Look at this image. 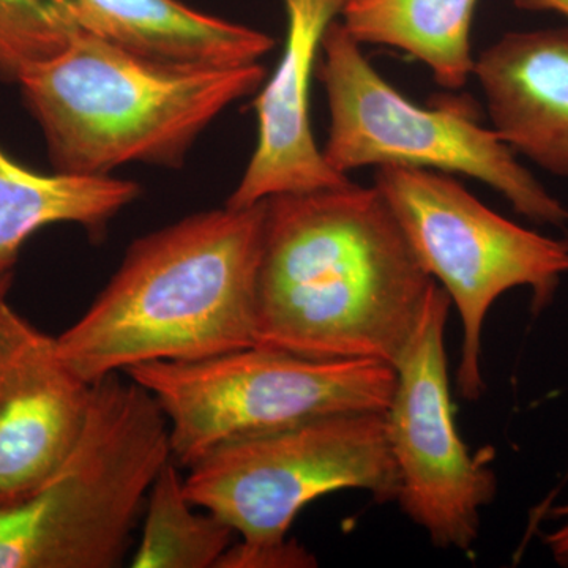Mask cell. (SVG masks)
<instances>
[{
  "mask_svg": "<svg viewBox=\"0 0 568 568\" xmlns=\"http://www.w3.org/2000/svg\"><path fill=\"white\" fill-rule=\"evenodd\" d=\"M173 459L159 402L125 373L92 384L77 444L31 496L0 507V568H118Z\"/></svg>",
  "mask_w": 568,
  "mask_h": 568,
  "instance_id": "277c9868",
  "label": "cell"
},
{
  "mask_svg": "<svg viewBox=\"0 0 568 568\" xmlns=\"http://www.w3.org/2000/svg\"><path fill=\"white\" fill-rule=\"evenodd\" d=\"M377 192L428 275L457 306L463 327L457 387L476 402L485 392L481 338L500 295L526 287L544 312L568 274V239L536 233L491 211L450 174L376 168Z\"/></svg>",
  "mask_w": 568,
  "mask_h": 568,
  "instance_id": "52a82bcc",
  "label": "cell"
},
{
  "mask_svg": "<svg viewBox=\"0 0 568 568\" xmlns=\"http://www.w3.org/2000/svg\"><path fill=\"white\" fill-rule=\"evenodd\" d=\"M80 31L70 0H0V77L18 81Z\"/></svg>",
  "mask_w": 568,
  "mask_h": 568,
  "instance_id": "e0dca14e",
  "label": "cell"
},
{
  "mask_svg": "<svg viewBox=\"0 0 568 568\" xmlns=\"http://www.w3.org/2000/svg\"><path fill=\"white\" fill-rule=\"evenodd\" d=\"M473 77L497 136L568 179V28L506 33L478 55Z\"/></svg>",
  "mask_w": 568,
  "mask_h": 568,
  "instance_id": "7c38bea8",
  "label": "cell"
},
{
  "mask_svg": "<svg viewBox=\"0 0 568 568\" xmlns=\"http://www.w3.org/2000/svg\"><path fill=\"white\" fill-rule=\"evenodd\" d=\"M151 392L170 424L179 466L216 447L339 413H386L394 366L323 361L250 346L193 362H151L126 369Z\"/></svg>",
  "mask_w": 568,
  "mask_h": 568,
  "instance_id": "5b68a950",
  "label": "cell"
},
{
  "mask_svg": "<svg viewBox=\"0 0 568 568\" xmlns=\"http://www.w3.org/2000/svg\"><path fill=\"white\" fill-rule=\"evenodd\" d=\"M264 81L257 62L171 65L80 31L17 82L55 171L110 175L126 163L181 166L201 133Z\"/></svg>",
  "mask_w": 568,
  "mask_h": 568,
  "instance_id": "3957f363",
  "label": "cell"
},
{
  "mask_svg": "<svg viewBox=\"0 0 568 568\" xmlns=\"http://www.w3.org/2000/svg\"><path fill=\"white\" fill-rule=\"evenodd\" d=\"M317 559L294 538H283L268 544H246L239 540L231 545L220 560L219 568H310Z\"/></svg>",
  "mask_w": 568,
  "mask_h": 568,
  "instance_id": "ac0fdd59",
  "label": "cell"
},
{
  "mask_svg": "<svg viewBox=\"0 0 568 568\" xmlns=\"http://www.w3.org/2000/svg\"><path fill=\"white\" fill-rule=\"evenodd\" d=\"M316 77L328 106L323 153L338 173L403 166L463 174L487 183L530 222L564 227L568 209L518 162L495 130L452 106L407 100L362 52L342 22L328 26Z\"/></svg>",
  "mask_w": 568,
  "mask_h": 568,
  "instance_id": "8992f818",
  "label": "cell"
},
{
  "mask_svg": "<svg viewBox=\"0 0 568 568\" xmlns=\"http://www.w3.org/2000/svg\"><path fill=\"white\" fill-rule=\"evenodd\" d=\"M264 204L196 213L134 241L84 315L55 336L85 383L151 362L256 346Z\"/></svg>",
  "mask_w": 568,
  "mask_h": 568,
  "instance_id": "7a4b0ae2",
  "label": "cell"
},
{
  "mask_svg": "<svg viewBox=\"0 0 568 568\" xmlns=\"http://www.w3.org/2000/svg\"><path fill=\"white\" fill-rule=\"evenodd\" d=\"M477 0H346L342 22L361 44L407 52L437 84L458 91L473 78L470 48Z\"/></svg>",
  "mask_w": 568,
  "mask_h": 568,
  "instance_id": "9a60e30c",
  "label": "cell"
},
{
  "mask_svg": "<svg viewBox=\"0 0 568 568\" xmlns=\"http://www.w3.org/2000/svg\"><path fill=\"white\" fill-rule=\"evenodd\" d=\"M555 517L560 525L545 536V544L559 566L568 567V504L555 508Z\"/></svg>",
  "mask_w": 568,
  "mask_h": 568,
  "instance_id": "d6986e66",
  "label": "cell"
},
{
  "mask_svg": "<svg viewBox=\"0 0 568 568\" xmlns=\"http://www.w3.org/2000/svg\"><path fill=\"white\" fill-rule=\"evenodd\" d=\"M82 31L149 61L185 67L256 63L275 40L179 0H70Z\"/></svg>",
  "mask_w": 568,
  "mask_h": 568,
  "instance_id": "4fadbf2b",
  "label": "cell"
},
{
  "mask_svg": "<svg viewBox=\"0 0 568 568\" xmlns=\"http://www.w3.org/2000/svg\"><path fill=\"white\" fill-rule=\"evenodd\" d=\"M346 0H283L286 40L278 65L254 100L257 142L226 205L252 207L276 194L316 192L351 182L317 148L310 91L323 39Z\"/></svg>",
  "mask_w": 568,
  "mask_h": 568,
  "instance_id": "8fae6325",
  "label": "cell"
},
{
  "mask_svg": "<svg viewBox=\"0 0 568 568\" xmlns=\"http://www.w3.org/2000/svg\"><path fill=\"white\" fill-rule=\"evenodd\" d=\"M519 9L536 11H555L568 20V0H514Z\"/></svg>",
  "mask_w": 568,
  "mask_h": 568,
  "instance_id": "ffe728a7",
  "label": "cell"
},
{
  "mask_svg": "<svg viewBox=\"0 0 568 568\" xmlns=\"http://www.w3.org/2000/svg\"><path fill=\"white\" fill-rule=\"evenodd\" d=\"M92 384L58 338L0 305V507L43 487L69 457L88 417Z\"/></svg>",
  "mask_w": 568,
  "mask_h": 568,
  "instance_id": "30bf717a",
  "label": "cell"
},
{
  "mask_svg": "<svg viewBox=\"0 0 568 568\" xmlns=\"http://www.w3.org/2000/svg\"><path fill=\"white\" fill-rule=\"evenodd\" d=\"M452 302L435 284L424 316L394 368L386 410L388 444L399 477L396 503L433 545L467 551L480 514L495 500V473L459 436L452 403L446 325Z\"/></svg>",
  "mask_w": 568,
  "mask_h": 568,
  "instance_id": "9c48e42d",
  "label": "cell"
},
{
  "mask_svg": "<svg viewBox=\"0 0 568 568\" xmlns=\"http://www.w3.org/2000/svg\"><path fill=\"white\" fill-rule=\"evenodd\" d=\"M140 194L138 183L111 175L37 173L0 148V274L11 271L22 246L44 226L73 223L102 233Z\"/></svg>",
  "mask_w": 568,
  "mask_h": 568,
  "instance_id": "5bb4252c",
  "label": "cell"
},
{
  "mask_svg": "<svg viewBox=\"0 0 568 568\" xmlns=\"http://www.w3.org/2000/svg\"><path fill=\"white\" fill-rule=\"evenodd\" d=\"M11 278H13V276H11V271L0 274V305L7 301V295H9L11 286Z\"/></svg>",
  "mask_w": 568,
  "mask_h": 568,
  "instance_id": "44dd1931",
  "label": "cell"
},
{
  "mask_svg": "<svg viewBox=\"0 0 568 568\" xmlns=\"http://www.w3.org/2000/svg\"><path fill=\"white\" fill-rule=\"evenodd\" d=\"M185 491L246 544L287 537L308 504L345 489L396 503L399 477L386 413L313 418L216 447L189 467Z\"/></svg>",
  "mask_w": 568,
  "mask_h": 568,
  "instance_id": "ba28073f",
  "label": "cell"
},
{
  "mask_svg": "<svg viewBox=\"0 0 568 568\" xmlns=\"http://www.w3.org/2000/svg\"><path fill=\"white\" fill-rule=\"evenodd\" d=\"M141 525L133 568H219L234 544L231 526L190 500L174 459L153 481Z\"/></svg>",
  "mask_w": 568,
  "mask_h": 568,
  "instance_id": "2e32d148",
  "label": "cell"
},
{
  "mask_svg": "<svg viewBox=\"0 0 568 568\" xmlns=\"http://www.w3.org/2000/svg\"><path fill=\"white\" fill-rule=\"evenodd\" d=\"M256 346L395 366L435 280L376 186L263 201Z\"/></svg>",
  "mask_w": 568,
  "mask_h": 568,
  "instance_id": "6da1fadb",
  "label": "cell"
}]
</instances>
